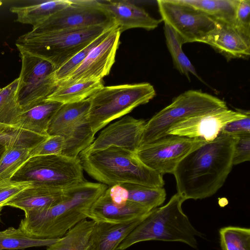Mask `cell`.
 Listing matches in <instances>:
<instances>
[{"mask_svg":"<svg viewBox=\"0 0 250 250\" xmlns=\"http://www.w3.org/2000/svg\"><path fill=\"white\" fill-rule=\"evenodd\" d=\"M249 111L228 108L213 110L186 118L171 126L167 135L200 138L209 142L214 140L228 123L244 117Z\"/></svg>","mask_w":250,"mask_h":250,"instance_id":"obj_14","label":"cell"},{"mask_svg":"<svg viewBox=\"0 0 250 250\" xmlns=\"http://www.w3.org/2000/svg\"><path fill=\"white\" fill-rule=\"evenodd\" d=\"M70 1L68 5L32 27V31L49 32L100 25H116L100 0Z\"/></svg>","mask_w":250,"mask_h":250,"instance_id":"obj_11","label":"cell"},{"mask_svg":"<svg viewBox=\"0 0 250 250\" xmlns=\"http://www.w3.org/2000/svg\"><path fill=\"white\" fill-rule=\"evenodd\" d=\"M59 238L41 239L30 237L20 229L10 227L0 231V250H21L33 247H47Z\"/></svg>","mask_w":250,"mask_h":250,"instance_id":"obj_31","label":"cell"},{"mask_svg":"<svg viewBox=\"0 0 250 250\" xmlns=\"http://www.w3.org/2000/svg\"><path fill=\"white\" fill-rule=\"evenodd\" d=\"M64 138L60 135L49 136L44 141L30 149L29 158L42 155H61L64 147Z\"/></svg>","mask_w":250,"mask_h":250,"instance_id":"obj_35","label":"cell"},{"mask_svg":"<svg viewBox=\"0 0 250 250\" xmlns=\"http://www.w3.org/2000/svg\"><path fill=\"white\" fill-rule=\"evenodd\" d=\"M64 196V190L33 184L9 199L3 207L18 208L25 212L51 207L61 202Z\"/></svg>","mask_w":250,"mask_h":250,"instance_id":"obj_20","label":"cell"},{"mask_svg":"<svg viewBox=\"0 0 250 250\" xmlns=\"http://www.w3.org/2000/svg\"><path fill=\"white\" fill-rule=\"evenodd\" d=\"M3 207L0 206V214H1V211Z\"/></svg>","mask_w":250,"mask_h":250,"instance_id":"obj_42","label":"cell"},{"mask_svg":"<svg viewBox=\"0 0 250 250\" xmlns=\"http://www.w3.org/2000/svg\"><path fill=\"white\" fill-rule=\"evenodd\" d=\"M121 32L117 27L89 53L79 67L57 85L90 80H102L109 74L115 62Z\"/></svg>","mask_w":250,"mask_h":250,"instance_id":"obj_15","label":"cell"},{"mask_svg":"<svg viewBox=\"0 0 250 250\" xmlns=\"http://www.w3.org/2000/svg\"><path fill=\"white\" fill-rule=\"evenodd\" d=\"M21 60L17 97L22 110L46 100L57 86L56 69L49 62L24 52H20Z\"/></svg>","mask_w":250,"mask_h":250,"instance_id":"obj_10","label":"cell"},{"mask_svg":"<svg viewBox=\"0 0 250 250\" xmlns=\"http://www.w3.org/2000/svg\"><path fill=\"white\" fill-rule=\"evenodd\" d=\"M84 170L93 179L111 187L135 184L153 188L165 185L163 175L143 164L135 153L116 147L85 152L79 155Z\"/></svg>","mask_w":250,"mask_h":250,"instance_id":"obj_3","label":"cell"},{"mask_svg":"<svg viewBox=\"0 0 250 250\" xmlns=\"http://www.w3.org/2000/svg\"><path fill=\"white\" fill-rule=\"evenodd\" d=\"M103 86V80L58 85L46 100L62 104L79 102L88 98Z\"/></svg>","mask_w":250,"mask_h":250,"instance_id":"obj_25","label":"cell"},{"mask_svg":"<svg viewBox=\"0 0 250 250\" xmlns=\"http://www.w3.org/2000/svg\"><path fill=\"white\" fill-rule=\"evenodd\" d=\"M90 106L88 98L63 104L52 118L47 134L64 138V147L62 155L78 157L94 140L95 134L87 119Z\"/></svg>","mask_w":250,"mask_h":250,"instance_id":"obj_9","label":"cell"},{"mask_svg":"<svg viewBox=\"0 0 250 250\" xmlns=\"http://www.w3.org/2000/svg\"><path fill=\"white\" fill-rule=\"evenodd\" d=\"M148 83L103 86L88 99L87 119L94 134L110 122L148 103L156 96Z\"/></svg>","mask_w":250,"mask_h":250,"instance_id":"obj_6","label":"cell"},{"mask_svg":"<svg viewBox=\"0 0 250 250\" xmlns=\"http://www.w3.org/2000/svg\"><path fill=\"white\" fill-rule=\"evenodd\" d=\"M184 201L177 193L166 205L150 210L116 250H125L138 243L152 240L182 242L196 249V237H202L203 234L184 212L182 205Z\"/></svg>","mask_w":250,"mask_h":250,"instance_id":"obj_4","label":"cell"},{"mask_svg":"<svg viewBox=\"0 0 250 250\" xmlns=\"http://www.w3.org/2000/svg\"><path fill=\"white\" fill-rule=\"evenodd\" d=\"M62 104L59 102L45 100L22 110L16 126L40 135L48 136L47 130L50 122Z\"/></svg>","mask_w":250,"mask_h":250,"instance_id":"obj_22","label":"cell"},{"mask_svg":"<svg viewBox=\"0 0 250 250\" xmlns=\"http://www.w3.org/2000/svg\"><path fill=\"white\" fill-rule=\"evenodd\" d=\"M222 250H250V229L237 226H227L219 230Z\"/></svg>","mask_w":250,"mask_h":250,"instance_id":"obj_33","label":"cell"},{"mask_svg":"<svg viewBox=\"0 0 250 250\" xmlns=\"http://www.w3.org/2000/svg\"><path fill=\"white\" fill-rule=\"evenodd\" d=\"M146 216L121 223L95 222L89 250H116L119 245Z\"/></svg>","mask_w":250,"mask_h":250,"instance_id":"obj_21","label":"cell"},{"mask_svg":"<svg viewBox=\"0 0 250 250\" xmlns=\"http://www.w3.org/2000/svg\"><path fill=\"white\" fill-rule=\"evenodd\" d=\"M157 2L162 21L180 36L184 44L200 42L216 26L214 20L180 0H158Z\"/></svg>","mask_w":250,"mask_h":250,"instance_id":"obj_13","label":"cell"},{"mask_svg":"<svg viewBox=\"0 0 250 250\" xmlns=\"http://www.w3.org/2000/svg\"><path fill=\"white\" fill-rule=\"evenodd\" d=\"M232 155V165L250 160V134L235 136Z\"/></svg>","mask_w":250,"mask_h":250,"instance_id":"obj_36","label":"cell"},{"mask_svg":"<svg viewBox=\"0 0 250 250\" xmlns=\"http://www.w3.org/2000/svg\"><path fill=\"white\" fill-rule=\"evenodd\" d=\"M206 142L200 138L169 134L140 147L135 154L143 164L161 175L173 174L187 154Z\"/></svg>","mask_w":250,"mask_h":250,"instance_id":"obj_12","label":"cell"},{"mask_svg":"<svg viewBox=\"0 0 250 250\" xmlns=\"http://www.w3.org/2000/svg\"><path fill=\"white\" fill-rule=\"evenodd\" d=\"M106 31L76 54L70 60L55 71L57 84L67 78L85 59L91 51L100 43L116 27Z\"/></svg>","mask_w":250,"mask_h":250,"instance_id":"obj_34","label":"cell"},{"mask_svg":"<svg viewBox=\"0 0 250 250\" xmlns=\"http://www.w3.org/2000/svg\"><path fill=\"white\" fill-rule=\"evenodd\" d=\"M112 18L121 32L131 28L147 30L157 28L162 21L150 16L143 8L126 0H100Z\"/></svg>","mask_w":250,"mask_h":250,"instance_id":"obj_18","label":"cell"},{"mask_svg":"<svg viewBox=\"0 0 250 250\" xmlns=\"http://www.w3.org/2000/svg\"><path fill=\"white\" fill-rule=\"evenodd\" d=\"M48 136L30 132L16 125L0 123V145L6 149L13 147L32 149Z\"/></svg>","mask_w":250,"mask_h":250,"instance_id":"obj_28","label":"cell"},{"mask_svg":"<svg viewBox=\"0 0 250 250\" xmlns=\"http://www.w3.org/2000/svg\"><path fill=\"white\" fill-rule=\"evenodd\" d=\"M95 221L84 219L69 229L61 238L47 247V250H89Z\"/></svg>","mask_w":250,"mask_h":250,"instance_id":"obj_24","label":"cell"},{"mask_svg":"<svg viewBox=\"0 0 250 250\" xmlns=\"http://www.w3.org/2000/svg\"><path fill=\"white\" fill-rule=\"evenodd\" d=\"M70 2V0H47L30 5L12 6L10 11L16 15L17 21L32 25L33 27L68 5Z\"/></svg>","mask_w":250,"mask_h":250,"instance_id":"obj_23","label":"cell"},{"mask_svg":"<svg viewBox=\"0 0 250 250\" xmlns=\"http://www.w3.org/2000/svg\"><path fill=\"white\" fill-rule=\"evenodd\" d=\"M128 193V201L150 209L162 205L166 200V192L162 188H153L135 184H120Z\"/></svg>","mask_w":250,"mask_h":250,"instance_id":"obj_29","label":"cell"},{"mask_svg":"<svg viewBox=\"0 0 250 250\" xmlns=\"http://www.w3.org/2000/svg\"><path fill=\"white\" fill-rule=\"evenodd\" d=\"M18 78L3 88H0V123L16 125L22 109L17 97Z\"/></svg>","mask_w":250,"mask_h":250,"instance_id":"obj_30","label":"cell"},{"mask_svg":"<svg viewBox=\"0 0 250 250\" xmlns=\"http://www.w3.org/2000/svg\"><path fill=\"white\" fill-rule=\"evenodd\" d=\"M5 149V147L0 145V157L4 152Z\"/></svg>","mask_w":250,"mask_h":250,"instance_id":"obj_41","label":"cell"},{"mask_svg":"<svg viewBox=\"0 0 250 250\" xmlns=\"http://www.w3.org/2000/svg\"><path fill=\"white\" fill-rule=\"evenodd\" d=\"M226 108V103L215 96L200 90L186 91L146 122L139 148L167 135L171 126L186 118Z\"/></svg>","mask_w":250,"mask_h":250,"instance_id":"obj_7","label":"cell"},{"mask_svg":"<svg viewBox=\"0 0 250 250\" xmlns=\"http://www.w3.org/2000/svg\"><path fill=\"white\" fill-rule=\"evenodd\" d=\"M111 201L117 206H124L128 201L127 190L122 185L117 184L107 188Z\"/></svg>","mask_w":250,"mask_h":250,"instance_id":"obj_40","label":"cell"},{"mask_svg":"<svg viewBox=\"0 0 250 250\" xmlns=\"http://www.w3.org/2000/svg\"><path fill=\"white\" fill-rule=\"evenodd\" d=\"M107 188L85 180L65 189L63 199L57 204L25 212L19 229L33 238H60L78 222L89 218L91 206Z\"/></svg>","mask_w":250,"mask_h":250,"instance_id":"obj_2","label":"cell"},{"mask_svg":"<svg viewBox=\"0 0 250 250\" xmlns=\"http://www.w3.org/2000/svg\"><path fill=\"white\" fill-rule=\"evenodd\" d=\"M30 149L22 147L5 149L0 157V182L11 179L19 168L29 158Z\"/></svg>","mask_w":250,"mask_h":250,"instance_id":"obj_32","label":"cell"},{"mask_svg":"<svg viewBox=\"0 0 250 250\" xmlns=\"http://www.w3.org/2000/svg\"><path fill=\"white\" fill-rule=\"evenodd\" d=\"M164 30L166 44L176 68L185 75L189 82H190V74L202 81L194 66L183 51L184 42L180 36L166 23H164Z\"/></svg>","mask_w":250,"mask_h":250,"instance_id":"obj_27","label":"cell"},{"mask_svg":"<svg viewBox=\"0 0 250 250\" xmlns=\"http://www.w3.org/2000/svg\"><path fill=\"white\" fill-rule=\"evenodd\" d=\"M200 42L209 45L229 60L246 59L250 55V36L233 24L216 21L215 28Z\"/></svg>","mask_w":250,"mask_h":250,"instance_id":"obj_17","label":"cell"},{"mask_svg":"<svg viewBox=\"0 0 250 250\" xmlns=\"http://www.w3.org/2000/svg\"><path fill=\"white\" fill-rule=\"evenodd\" d=\"M235 136L220 132L187 154L173 174L177 193L185 201L203 199L216 193L223 186L232 167Z\"/></svg>","mask_w":250,"mask_h":250,"instance_id":"obj_1","label":"cell"},{"mask_svg":"<svg viewBox=\"0 0 250 250\" xmlns=\"http://www.w3.org/2000/svg\"><path fill=\"white\" fill-rule=\"evenodd\" d=\"M150 210L147 207L128 201L124 206L114 204L107 188L91 206L89 218L95 222L121 223L144 217Z\"/></svg>","mask_w":250,"mask_h":250,"instance_id":"obj_19","label":"cell"},{"mask_svg":"<svg viewBox=\"0 0 250 250\" xmlns=\"http://www.w3.org/2000/svg\"><path fill=\"white\" fill-rule=\"evenodd\" d=\"M83 170L78 157L38 156L29 158L11 180L64 190L85 181Z\"/></svg>","mask_w":250,"mask_h":250,"instance_id":"obj_8","label":"cell"},{"mask_svg":"<svg viewBox=\"0 0 250 250\" xmlns=\"http://www.w3.org/2000/svg\"><path fill=\"white\" fill-rule=\"evenodd\" d=\"M233 25L250 36V0H239Z\"/></svg>","mask_w":250,"mask_h":250,"instance_id":"obj_37","label":"cell"},{"mask_svg":"<svg viewBox=\"0 0 250 250\" xmlns=\"http://www.w3.org/2000/svg\"><path fill=\"white\" fill-rule=\"evenodd\" d=\"M218 22L234 23L239 0H180Z\"/></svg>","mask_w":250,"mask_h":250,"instance_id":"obj_26","label":"cell"},{"mask_svg":"<svg viewBox=\"0 0 250 250\" xmlns=\"http://www.w3.org/2000/svg\"><path fill=\"white\" fill-rule=\"evenodd\" d=\"M221 132L231 136L250 134V112L243 117L226 124Z\"/></svg>","mask_w":250,"mask_h":250,"instance_id":"obj_39","label":"cell"},{"mask_svg":"<svg viewBox=\"0 0 250 250\" xmlns=\"http://www.w3.org/2000/svg\"><path fill=\"white\" fill-rule=\"evenodd\" d=\"M146 122L125 116L103 130L83 152H88L116 146L136 153L138 150Z\"/></svg>","mask_w":250,"mask_h":250,"instance_id":"obj_16","label":"cell"},{"mask_svg":"<svg viewBox=\"0 0 250 250\" xmlns=\"http://www.w3.org/2000/svg\"><path fill=\"white\" fill-rule=\"evenodd\" d=\"M33 183L30 182H17L6 180L0 182V206L23 189L30 187Z\"/></svg>","mask_w":250,"mask_h":250,"instance_id":"obj_38","label":"cell"},{"mask_svg":"<svg viewBox=\"0 0 250 250\" xmlns=\"http://www.w3.org/2000/svg\"><path fill=\"white\" fill-rule=\"evenodd\" d=\"M116 25H100L49 32L31 31L16 41L19 52H24L51 63L58 69L91 42Z\"/></svg>","mask_w":250,"mask_h":250,"instance_id":"obj_5","label":"cell"}]
</instances>
